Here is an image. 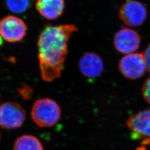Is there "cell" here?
I'll return each instance as SVG.
<instances>
[{"mask_svg": "<svg viewBox=\"0 0 150 150\" xmlns=\"http://www.w3.org/2000/svg\"><path fill=\"white\" fill-rule=\"evenodd\" d=\"M77 31L73 24L48 26L41 32L38 41V60L41 77L51 82L60 77L68 51V42Z\"/></svg>", "mask_w": 150, "mask_h": 150, "instance_id": "1", "label": "cell"}, {"mask_svg": "<svg viewBox=\"0 0 150 150\" xmlns=\"http://www.w3.org/2000/svg\"><path fill=\"white\" fill-rule=\"evenodd\" d=\"M61 116L59 105L51 98L38 100L32 107V119L41 127L54 126L59 122Z\"/></svg>", "mask_w": 150, "mask_h": 150, "instance_id": "2", "label": "cell"}, {"mask_svg": "<svg viewBox=\"0 0 150 150\" xmlns=\"http://www.w3.org/2000/svg\"><path fill=\"white\" fill-rule=\"evenodd\" d=\"M126 126L133 139L140 140L142 146H150V108L131 115Z\"/></svg>", "mask_w": 150, "mask_h": 150, "instance_id": "3", "label": "cell"}, {"mask_svg": "<svg viewBox=\"0 0 150 150\" xmlns=\"http://www.w3.org/2000/svg\"><path fill=\"white\" fill-rule=\"evenodd\" d=\"M118 16L120 20L129 27H137L142 25L147 16L145 5L136 0H128L121 5Z\"/></svg>", "mask_w": 150, "mask_h": 150, "instance_id": "4", "label": "cell"}, {"mask_svg": "<svg viewBox=\"0 0 150 150\" xmlns=\"http://www.w3.org/2000/svg\"><path fill=\"white\" fill-rule=\"evenodd\" d=\"M118 68L121 74L129 80H137L145 75L147 67L142 53L126 54L120 59Z\"/></svg>", "mask_w": 150, "mask_h": 150, "instance_id": "5", "label": "cell"}, {"mask_svg": "<svg viewBox=\"0 0 150 150\" xmlns=\"http://www.w3.org/2000/svg\"><path fill=\"white\" fill-rule=\"evenodd\" d=\"M26 118L23 108L16 102H5L0 105V126L6 129L21 127Z\"/></svg>", "mask_w": 150, "mask_h": 150, "instance_id": "6", "label": "cell"}, {"mask_svg": "<svg viewBox=\"0 0 150 150\" xmlns=\"http://www.w3.org/2000/svg\"><path fill=\"white\" fill-rule=\"evenodd\" d=\"M26 30L25 23L16 16H6L0 21V36L7 42L21 41L26 35Z\"/></svg>", "mask_w": 150, "mask_h": 150, "instance_id": "7", "label": "cell"}, {"mask_svg": "<svg viewBox=\"0 0 150 150\" xmlns=\"http://www.w3.org/2000/svg\"><path fill=\"white\" fill-rule=\"evenodd\" d=\"M141 38L134 30L124 27L116 33L113 38L115 49L124 54L134 53L139 47Z\"/></svg>", "mask_w": 150, "mask_h": 150, "instance_id": "8", "label": "cell"}, {"mask_svg": "<svg viewBox=\"0 0 150 150\" xmlns=\"http://www.w3.org/2000/svg\"><path fill=\"white\" fill-rule=\"evenodd\" d=\"M79 67L81 73L85 77L95 79L101 75L104 64L99 55L93 52H87L81 56Z\"/></svg>", "mask_w": 150, "mask_h": 150, "instance_id": "9", "label": "cell"}, {"mask_svg": "<svg viewBox=\"0 0 150 150\" xmlns=\"http://www.w3.org/2000/svg\"><path fill=\"white\" fill-rule=\"evenodd\" d=\"M64 0H38L36 8L46 19L54 20L61 16L64 10Z\"/></svg>", "mask_w": 150, "mask_h": 150, "instance_id": "10", "label": "cell"}, {"mask_svg": "<svg viewBox=\"0 0 150 150\" xmlns=\"http://www.w3.org/2000/svg\"><path fill=\"white\" fill-rule=\"evenodd\" d=\"M13 150H43V149L37 137L32 135L25 134L16 139Z\"/></svg>", "mask_w": 150, "mask_h": 150, "instance_id": "11", "label": "cell"}, {"mask_svg": "<svg viewBox=\"0 0 150 150\" xmlns=\"http://www.w3.org/2000/svg\"><path fill=\"white\" fill-rule=\"evenodd\" d=\"M8 8L12 12L21 13L25 11L28 6V0H6Z\"/></svg>", "mask_w": 150, "mask_h": 150, "instance_id": "12", "label": "cell"}, {"mask_svg": "<svg viewBox=\"0 0 150 150\" xmlns=\"http://www.w3.org/2000/svg\"><path fill=\"white\" fill-rule=\"evenodd\" d=\"M142 93L145 101L150 104V77L144 83L142 87Z\"/></svg>", "mask_w": 150, "mask_h": 150, "instance_id": "13", "label": "cell"}, {"mask_svg": "<svg viewBox=\"0 0 150 150\" xmlns=\"http://www.w3.org/2000/svg\"><path fill=\"white\" fill-rule=\"evenodd\" d=\"M145 62L147 67V71L150 74V43L148 45L147 48H146L144 53H143Z\"/></svg>", "mask_w": 150, "mask_h": 150, "instance_id": "14", "label": "cell"}, {"mask_svg": "<svg viewBox=\"0 0 150 150\" xmlns=\"http://www.w3.org/2000/svg\"><path fill=\"white\" fill-rule=\"evenodd\" d=\"M137 150H146L145 148V147L144 146H142L141 147H139Z\"/></svg>", "mask_w": 150, "mask_h": 150, "instance_id": "15", "label": "cell"}, {"mask_svg": "<svg viewBox=\"0 0 150 150\" xmlns=\"http://www.w3.org/2000/svg\"><path fill=\"white\" fill-rule=\"evenodd\" d=\"M2 38L1 37V36H0V46L2 45Z\"/></svg>", "mask_w": 150, "mask_h": 150, "instance_id": "16", "label": "cell"}]
</instances>
